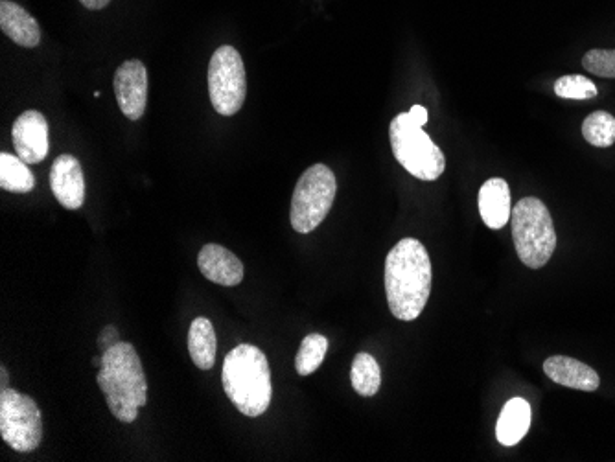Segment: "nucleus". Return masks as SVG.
Listing matches in <instances>:
<instances>
[{"instance_id":"15","label":"nucleus","mask_w":615,"mask_h":462,"mask_svg":"<svg viewBox=\"0 0 615 462\" xmlns=\"http://www.w3.org/2000/svg\"><path fill=\"white\" fill-rule=\"evenodd\" d=\"M0 28L19 47L34 48L41 43V28L30 13L12 0L0 4Z\"/></svg>"},{"instance_id":"12","label":"nucleus","mask_w":615,"mask_h":462,"mask_svg":"<svg viewBox=\"0 0 615 462\" xmlns=\"http://www.w3.org/2000/svg\"><path fill=\"white\" fill-rule=\"evenodd\" d=\"M198 267L203 277L227 288L238 286L244 280L242 260L218 243H209L199 251Z\"/></svg>"},{"instance_id":"13","label":"nucleus","mask_w":615,"mask_h":462,"mask_svg":"<svg viewBox=\"0 0 615 462\" xmlns=\"http://www.w3.org/2000/svg\"><path fill=\"white\" fill-rule=\"evenodd\" d=\"M544 372L551 382L562 385V387H569V389H577V391L593 393L601 385V378L592 367H588L579 359L568 358V356L547 358L544 363Z\"/></svg>"},{"instance_id":"9","label":"nucleus","mask_w":615,"mask_h":462,"mask_svg":"<svg viewBox=\"0 0 615 462\" xmlns=\"http://www.w3.org/2000/svg\"><path fill=\"white\" fill-rule=\"evenodd\" d=\"M117 102L129 120H140L148 105V70L139 59L124 61L113 80Z\"/></svg>"},{"instance_id":"25","label":"nucleus","mask_w":615,"mask_h":462,"mask_svg":"<svg viewBox=\"0 0 615 462\" xmlns=\"http://www.w3.org/2000/svg\"><path fill=\"white\" fill-rule=\"evenodd\" d=\"M409 115L417 122L420 128L426 126V122H428V111H426L422 105H413L411 111H409Z\"/></svg>"},{"instance_id":"3","label":"nucleus","mask_w":615,"mask_h":462,"mask_svg":"<svg viewBox=\"0 0 615 462\" xmlns=\"http://www.w3.org/2000/svg\"><path fill=\"white\" fill-rule=\"evenodd\" d=\"M223 389L234 407L249 418L264 415L273 398L266 354L253 345H238L223 361Z\"/></svg>"},{"instance_id":"17","label":"nucleus","mask_w":615,"mask_h":462,"mask_svg":"<svg viewBox=\"0 0 615 462\" xmlns=\"http://www.w3.org/2000/svg\"><path fill=\"white\" fill-rule=\"evenodd\" d=\"M218 339L214 326L207 317H198L190 324L188 330V352L194 365L201 370H210L216 363Z\"/></svg>"},{"instance_id":"5","label":"nucleus","mask_w":615,"mask_h":462,"mask_svg":"<svg viewBox=\"0 0 615 462\" xmlns=\"http://www.w3.org/2000/svg\"><path fill=\"white\" fill-rule=\"evenodd\" d=\"M389 139L396 161L413 177L422 181H435L444 174V153L409 113H402L391 122Z\"/></svg>"},{"instance_id":"8","label":"nucleus","mask_w":615,"mask_h":462,"mask_svg":"<svg viewBox=\"0 0 615 462\" xmlns=\"http://www.w3.org/2000/svg\"><path fill=\"white\" fill-rule=\"evenodd\" d=\"M209 93L212 107L223 116H233L242 109L247 96L244 59L234 47L218 48L209 65Z\"/></svg>"},{"instance_id":"7","label":"nucleus","mask_w":615,"mask_h":462,"mask_svg":"<svg viewBox=\"0 0 615 462\" xmlns=\"http://www.w3.org/2000/svg\"><path fill=\"white\" fill-rule=\"evenodd\" d=\"M0 435L2 440L19 453H30L43 440L41 409L26 394L13 389L0 393Z\"/></svg>"},{"instance_id":"10","label":"nucleus","mask_w":615,"mask_h":462,"mask_svg":"<svg viewBox=\"0 0 615 462\" xmlns=\"http://www.w3.org/2000/svg\"><path fill=\"white\" fill-rule=\"evenodd\" d=\"M12 139L17 157H21L26 164L45 161L50 150L47 118L34 109L24 111L13 124Z\"/></svg>"},{"instance_id":"22","label":"nucleus","mask_w":615,"mask_h":462,"mask_svg":"<svg viewBox=\"0 0 615 462\" xmlns=\"http://www.w3.org/2000/svg\"><path fill=\"white\" fill-rule=\"evenodd\" d=\"M555 93L566 100H590L597 96V87L586 76L569 74V76L558 78L555 83Z\"/></svg>"},{"instance_id":"1","label":"nucleus","mask_w":615,"mask_h":462,"mask_svg":"<svg viewBox=\"0 0 615 462\" xmlns=\"http://www.w3.org/2000/svg\"><path fill=\"white\" fill-rule=\"evenodd\" d=\"M385 293L389 310L400 321H415L431 293V260L415 238H404L385 260Z\"/></svg>"},{"instance_id":"18","label":"nucleus","mask_w":615,"mask_h":462,"mask_svg":"<svg viewBox=\"0 0 615 462\" xmlns=\"http://www.w3.org/2000/svg\"><path fill=\"white\" fill-rule=\"evenodd\" d=\"M0 188L17 194H28L35 188V177L28 164L12 153L0 155Z\"/></svg>"},{"instance_id":"19","label":"nucleus","mask_w":615,"mask_h":462,"mask_svg":"<svg viewBox=\"0 0 615 462\" xmlns=\"http://www.w3.org/2000/svg\"><path fill=\"white\" fill-rule=\"evenodd\" d=\"M350 382H352L354 391L361 396L365 398L374 396L380 391V385H382V370H380L378 361L367 352L358 354L350 369Z\"/></svg>"},{"instance_id":"24","label":"nucleus","mask_w":615,"mask_h":462,"mask_svg":"<svg viewBox=\"0 0 615 462\" xmlns=\"http://www.w3.org/2000/svg\"><path fill=\"white\" fill-rule=\"evenodd\" d=\"M118 343H120V332H118L117 326L115 324L105 326L104 330L100 332V337H98V347L102 348V352H107L109 348L115 347Z\"/></svg>"},{"instance_id":"28","label":"nucleus","mask_w":615,"mask_h":462,"mask_svg":"<svg viewBox=\"0 0 615 462\" xmlns=\"http://www.w3.org/2000/svg\"><path fill=\"white\" fill-rule=\"evenodd\" d=\"M93 365L94 367H98V369H100V367H102V356H100V358H94Z\"/></svg>"},{"instance_id":"11","label":"nucleus","mask_w":615,"mask_h":462,"mask_svg":"<svg viewBox=\"0 0 615 462\" xmlns=\"http://www.w3.org/2000/svg\"><path fill=\"white\" fill-rule=\"evenodd\" d=\"M50 188L59 203L69 210H78L85 203V175L82 164L69 153L59 155L50 170Z\"/></svg>"},{"instance_id":"26","label":"nucleus","mask_w":615,"mask_h":462,"mask_svg":"<svg viewBox=\"0 0 615 462\" xmlns=\"http://www.w3.org/2000/svg\"><path fill=\"white\" fill-rule=\"evenodd\" d=\"M87 10H104L111 0H80Z\"/></svg>"},{"instance_id":"23","label":"nucleus","mask_w":615,"mask_h":462,"mask_svg":"<svg viewBox=\"0 0 615 462\" xmlns=\"http://www.w3.org/2000/svg\"><path fill=\"white\" fill-rule=\"evenodd\" d=\"M582 67L601 78H615V50L595 48L586 52L582 58Z\"/></svg>"},{"instance_id":"21","label":"nucleus","mask_w":615,"mask_h":462,"mask_svg":"<svg viewBox=\"0 0 615 462\" xmlns=\"http://www.w3.org/2000/svg\"><path fill=\"white\" fill-rule=\"evenodd\" d=\"M582 137L595 148H610L615 144V116L595 111L582 122Z\"/></svg>"},{"instance_id":"4","label":"nucleus","mask_w":615,"mask_h":462,"mask_svg":"<svg viewBox=\"0 0 615 462\" xmlns=\"http://www.w3.org/2000/svg\"><path fill=\"white\" fill-rule=\"evenodd\" d=\"M511 227L523 264L531 269L546 266L557 247V232L546 205L538 197H523L512 208Z\"/></svg>"},{"instance_id":"14","label":"nucleus","mask_w":615,"mask_h":462,"mask_svg":"<svg viewBox=\"0 0 615 462\" xmlns=\"http://www.w3.org/2000/svg\"><path fill=\"white\" fill-rule=\"evenodd\" d=\"M479 214L490 229H503L511 221V188L505 179L492 177L479 190Z\"/></svg>"},{"instance_id":"27","label":"nucleus","mask_w":615,"mask_h":462,"mask_svg":"<svg viewBox=\"0 0 615 462\" xmlns=\"http://www.w3.org/2000/svg\"><path fill=\"white\" fill-rule=\"evenodd\" d=\"M0 378H2V389H8L10 383H8V370H6V367L0 369Z\"/></svg>"},{"instance_id":"16","label":"nucleus","mask_w":615,"mask_h":462,"mask_svg":"<svg viewBox=\"0 0 615 462\" xmlns=\"http://www.w3.org/2000/svg\"><path fill=\"white\" fill-rule=\"evenodd\" d=\"M531 428V405L523 398L509 400L496 424V437L503 446H516Z\"/></svg>"},{"instance_id":"6","label":"nucleus","mask_w":615,"mask_h":462,"mask_svg":"<svg viewBox=\"0 0 615 462\" xmlns=\"http://www.w3.org/2000/svg\"><path fill=\"white\" fill-rule=\"evenodd\" d=\"M337 181L325 164H314L301 175L291 197V227L301 234L315 231L336 201Z\"/></svg>"},{"instance_id":"2","label":"nucleus","mask_w":615,"mask_h":462,"mask_svg":"<svg viewBox=\"0 0 615 462\" xmlns=\"http://www.w3.org/2000/svg\"><path fill=\"white\" fill-rule=\"evenodd\" d=\"M96 382L117 420L124 424L137 420L140 409L148 402V382L133 345L120 341L104 352Z\"/></svg>"},{"instance_id":"20","label":"nucleus","mask_w":615,"mask_h":462,"mask_svg":"<svg viewBox=\"0 0 615 462\" xmlns=\"http://www.w3.org/2000/svg\"><path fill=\"white\" fill-rule=\"evenodd\" d=\"M328 352V339L325 335L310 334L302 339L301 348L295 358V369L301 376H310L325 361Z\"/></svg>"}]
</instances>
